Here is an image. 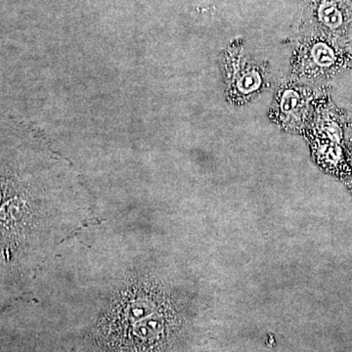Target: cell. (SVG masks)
<instances>
[{"instance_id":"1","label":"cell","mask_w":352,"mask_h":352,"mask_svg":"<svg viewBox=\"0 0 352 352\" xmlns=\"http://www.w3.org/2000/svg\"><path fill=\"white\" fill-rule=\"evenodd\" d=\"M78 175L34 129L0 116V295L23 293L85 221ZM1 300V296H0Z\"/></svg>"},{"instance_id":"2","label":"cell","mask_w":352,"mask_h":352,"mask_svg":"<svg viewBox=\"0 0 352 352\" xmlns=\"http://www.w3.org/2000/svg\"><path fill=\"white\" fill-rule=\"evenodd\" d=\"M314 92L307 87L288 82L280 87L270 111V119L286 131H307L315 116Z\"/></svg>"},{"instance_id":"3","label":"cell","mask_w":352,"mask_h":352,"mask_svg":"<svg viewBox=\"0 0 352 352\" xmlns=\"http://www.w3.org/2000/svg\"><path fill=\"white\" fill-rule=\"evenodd\" d=\"M293 74L300 78H316L339 68V51L322 38L305 39L296 47L292 60Z\"/></svg>"},{"instance_id":"4","label":"cell","mask_w":352,"mask_h":352,"mask_svg":"<svg viewBox=\"0 0 352 352\" xmlns=\"http://www.w3.org/2000/svg\"><path fill=\"white\" fill-rule=\"evenodd\" d=\"M227 92L234 102L243 103L258 94L265 82V71L237 50L226 57Z\"/></svg>"},{"instance_id":"5","label":"cell","mask_w":352,"mask_h":352,"mask_svg":"<svg viewBox=\"0 0 352 352\" xmlns=\"http://www.w3.org/2000/svg\"><path fill=\"white\" fill-rule=\"evenodd\" d=\"M315 16L321 25L332 31H337L344 24V14L332 0H320L315 9Z\"/></svg>"}]
</instances>
